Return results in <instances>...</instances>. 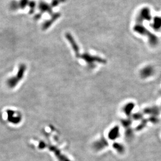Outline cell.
Returning a JSON list of instances; mask_svg holds the SVG:
<instances>
[{
  "label": "cell",
  "mask_w": 161,
  "mask_h": 161,
  "mask_svg": "<svg viewBox=\"0 0 161 161\" xmlns=\"http://www.w3.org/2000/svg\"><path fill=\"white\" fill-rule=\"evenodd\" d=\"M26 70L27 66L25 64L22 63L19 65L16 74L8 79L7 81L8 86L11 89H14L16 87L21 80L24 78L25 71Z\"/></svg>",
  "instance_id": "obj_2"
},
{
  "label": "cell",
  "mask_w": 161,
  "mask_h": 161,
  "mask_svg": "<svg viewBox=\"0 0 161 161\" xmlns=\"http://www.w3.org/2000/svg\"><path fill=\"white\" fill-rule=\"evenodd\" d=\"M108 146V142L104 138H101L97 141L94 144V148L96 150H101Z\"/></svg>",
  "instance_id": "obj_11"
},
{
  "label": "cell",
  "mask_w": 161,
  "mask_h": 161,
  "mask_svg": "<svg viewBox=\"0 0 161 161\" xmlns=\"http://www.w3.org/2000/svg\"><path fill=\"white\" fill-rule=\"evenodd\" d=\"M148 120V121H149L153 124H156L159 122V119L157 116H150Z\"/></svg>",
  "instance_id": "obj_21"
},
{
  "label": "cell",
  "mask_w": 161,
  "mask_h": 161,
  "mask_svg": "<svg viewBox=\"0 0 161 161\" xmlns=\"http://www.w3.org/2000/svg\"><path fill=\"white\" fill-rule=\"evenodd\" d=\"M45 146V144L44 143V142H41L39 144V148H44Z\"/></svg>",
  "instance_id": "obj_24"
},
{
  "label": "cell",
  "mask_w": 161,
  "mask_h": 161,
  "mask_svg": "<svg viewBox=\"0 0 161 161\" xmlns=\"http://www.w3.org/2000/svg\"><path fill=\"white\" fill-rule=\"evenodd\" d=\"M113 147L119 153H123V152H125V147L123 145L119 143H114V144H113Z\"/></svg>",
  "instance_id": "obj_15"
},
{
  "label": "cell",
  "mask_w": 161,
  "mask_h": 161,
  "mask_svg": "<svg viewBox=\"0 0 161 161\" xmlns=\"http://www.w3.org/2000/svg\"><path fill=\"white\" fill-rule=\"evenodd\" d=\"M134 31L138 33L139 34L142 35L143 36H146L148 38L149 42L150 45L153 46L157 45L159 42V38L156 35L154 34L152 32L148 30L143 25L142 23H136L133 27Z\"/></svg>",
  "instance_id": "obj_1"
},
{
  "label": "cell",
  "mask_w": 161,
  "mask_h": 161,
  "mask_svg": "<svg viewBox=\"0 0 161 161\" xmlns=\"http://www.w3.org/2000/svg\"><path fill=\"white\" fill-rule=\"evenodd\" d=\"M80 58H81L82 59H84L86 62H87L90 65H93L92 64L95 62L99 63L106 62L105 60H103L99 57L92 56V55H89L87 53L83 54V55H81Z\"/></svg>",
  "instance_id": "obj_5"
},
{
  "label": "cell",
  "mask_w": 161,
  "mask_h": 161,
  "mask_svg": "<svg viewBox=\"0 0 161 161\" xmlns=\"http://www.w3.org/2000/svg\"><path fill=\"white\" fill-rule=\"evenodd\" d=\"M10 8L13 11H16L18 9H19V6L18 1H15V0L12 1L11 3H10Z\"/></svg>",
  "instance_id": "obj_19"
},
{
  "label": "cell",
  "mask_w": 161,
  "mask_h": 161,
  "mask_svg": "<svg viewBox=\"0 0 161 161\" xmlns=\"http://www.w3.org/2000/svg\"><path fill=\"white\" fill-rule=\"evenodd\" d=\"M132 116V119L135 120L136 121L139 120H142L143 119H144V114L142 112H136L135 114L131 115Z\"/></svg>",
  "instance_id": "obj_17"
},
{
  "label": "cell",
  "mask_w": 161,
  "mask_h": 161,
  "mask_svg": "<svg viewBox=\"0 0 161 161\" xmlns=\"http://www.w3.org/2000/svg\"><path fill=\"white\" fill-rule=\"evenodd\" d=\"M29 8V9H30V13H32V12L34 11L35 8V6H36V3L34 1H30L29 2V5H28Z\"/></svg>",
  "instance_id": "obj_22"
},
{
  "label": "cell",
  "mask_w": 161,
  "mask_h": 161,
  "mask_svg": "<svg viewBox=\"0 0 161 161\" xmlns=\"http://www.w3.org/2000/svg\"><path fill=\"white\" fill-rule=\"evenodd\" d=\"M8 120L14 124H18L22 120V117L21 115H16L15 112L13 110H8Z\"/></svg>",
  "instance_id": "obj_7"
},
{
  "label": "cell",
  "mask_w": 161,
  "mask_h": 161,
  "mask_svg": "<svg viewBox=\"0 0 161 161\" xmlns=\"http://www.w3.org/2000/svg\"><path fill=\"white\" fill-rule=\"evenodd\" d=\"M155 70L153 66L148 65L144 66V68L141 70L140 75L141 78L143 79H146L153 75Z\"/></svg>",
  "instance_id": "obj_4"
},
{
  "label": "cell",
  "mask_w": 161,
  "mask_h": 161,
  "mask_svg": "<svg viewBox=\"0 0 161 161\" xmlns=\"http://www.w3.org/2000/svg\"><path fill=\"white\" fill-rule=\"evenodd\" d=\"M148 119H143L142 120H141V122L138 126L136 127V130L137 131H141L144 129L145 127H146L148 124Z\"/></svg>",
  "instance_id": "obj_16"
},
{
  "label": "cell",
  "mask_w": 161,
  "mask_h": 161,
  "mask_svg": "<svg viewBox=\"0 0 161 161\" xmlns=\"http://www.w3.org/2000/svg\"><path fill=\"white\" fill-rule=\"evenodd\" d=\"M59 16H60V14H56L55 15H54V16H53V18H51V20L48 21V22H46L45 23H44V25L42 26V29H46L48 27H49V26H50L51 24L53 23L52 22L55 21Z\"/></svg>",
  "instance_id": "obj_13"
},
{
  "label": "cell",
  "mask_w": 161,
  "mask_h": 161,
  "mask_svg": "<svg viewBox=\"0 0 161 161\" xmlns=\"http://www.w3.org/2000/svg\"><path fill=\"white\" fill-rule=\"evenodd\" d=\"M135 107V104L133 102H128L124 106L123 108V112L127 117H129L131 116L133 110L134 109Z\"/></svg>",
  "instance_id": "obj_10"
},
{
  "label": "cell",
  "mask_w": 161,
  "mask_h": 161,
  "mask_svg": "<svg viewBox=\"0 0 161 161\" xmlns=\"http://www.w3.org/2000/svg\"><path fill=\"white\" fill-rule=\"evenodd\" d=\"M143 113L150 116H157L160 113V109L159 107L156 106L148 107L144 108L143 111Z\"/></svg>",
  "instance_id": "obj_6"
},
{
  "label": "cell",
  "mask_w": 161,
  "mask_h": 161,
  "mask_svg": "<svg viewBox=\"0 0 161 161\" xmlns=\"http://www.w3.org/2000/svg\"><path fill=\"white\" fill-rule=\"evenodd\" d=\"M133 130L131 128V127L127 128V130L126 131V136H127V138H131L133 136Z\"/></svg>",
  "instance_id": "obj_23"
},
{
  "label": "cell",
  "mask_w": 161,
  "mask_h": 161,
  "mask_svg": "<svg viewBox=\"0 0 161 161\" xmlns=\"http://www.w3.org/2000/svg\"><path fill=\"white\" fill-rule=\"evenodd\" d=\"M66 38H67V39L68 40L69 42L70 43L71 45H72V48H73V49L75 52V53H76V55H77V57H79V48L78 45L76 44L74 38H73V37L71 36V35L70 34H69V33H66Z\"/></svg>",
  "instance_id": "obj_8"
},
{
  "label": "cell",
  "mask_w": 161,
  "mask_h": 161,
  "mask_svg": "<svg viewBox=\"0 0 161 161\" xmlns=\"http://www.w3.org/2000/svg\"><path fill=\"white\" fill-rule=\"evenodd\" d=\"M152 19L151 14L149 8H142L136 18L137 23H143L144 21H150Z\"/></svg>",
  "instance_id": "obj_3"
},
{
  "label": "cell",
  "mask_w": 161,
  "mask_h": 161,
  "mask_svg": "<svg viewBox=\"0 0 161 161\" xmlns=\"http://www.w3.org/2000/svg\"><path fill=\"white\" fill-rule=\"evenodd\" d=\"M119 136V128L118 126H115L112 128L108 133V138L111 140H114L118 138Z\"/></svg>",
  "instance_id": "obj_9"
},
{
  "label": "cell",
  "mask_w": 161,
  "mask_h": 161,
  "mask_svg": "<svg viewBox=\"0 0 161 161\" xmlns=\"http://www.w3.org/2000/svg\"><path fill=\"white\" fill-rule=\"evenodd\" d=\"M132 119L128 118L127 119H123L121 121V123L123 125V127L126 128H130L131 126V124L132 123Z\"/></svg>",
  "instance_id": "obj_18"
},
{
  "label": "cell",
  "mask_w": 161,
  "mask_h": 161,
  "mask_svg": "<svg viewBox=\"0 0 161 161\" xmlns=\"http://www.w3.org/2000/svg\"><path fill=\"white\" fill-rule=\"evenodd\" d=\"M39 8L42 12H48L49 13H50L51 11V8L49 5L45 2H40L39 5Z\"/></svg>",
  "instance_id": "obj_14"
},
{
  "label": "cell",
  "mask_w": 161,
  "mask_h": 161,
  "mask_svg": "<svg viewBox=\"0 0 161 161\" xmlns=\"http://www.w3.org/2000/svg\"><path fill=\"white\" fill-rule=\"evenodd\" d=\"M29 0H19L18 1L19 3V8L24 9L27 5H29Z\"/></svg>",
  "instance_id": "obj_20"
},
{
  "label": "cell",
  "mask_w": 161,
  "mask_h": 161,
  "mask_svg": "<svg viewBox=\"0 0 161 161\" xmlns=\"http://www.w3.org/2000/svg\"><path fill=\"white\" fill-rule=\"evenodd\" d=\"M151 26L154 30H159L161 29V17L156 16V17H154Z\"/></svg>",
  "instance_id": "obj_12"
}]
</instances>
